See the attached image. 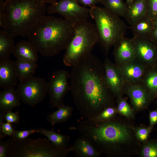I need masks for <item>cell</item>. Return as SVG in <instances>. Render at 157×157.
Returning <instances> with one entry per match:
<instances>
[{
    "instance_id": "obj_1",
    "label": "cell",
    "mask_w": 157,
    "mask_h": 157,
    "mask_svg": "<svg viewBox=\"0 0 157 157\" xmlns=\"http://www.w3.org/2000/svg\"><path fill=\"white\" fill-rule=\"evenodd\" d=\"M72 67L69 91L83 117L92 118L113 106L114 96L106 81L104 63L91 53Z\"/></svg>"
},
{
    "instance_id": "obj_2",
    "label": "cell",
    "mask_w": 157,
    "mask_h": 157,
    "mask_svg": "<svg viewBox=\"0 0 157 157\" xmlns=\"http://www.w3.org/2000/svg\"><path fill=\"white\" fill-rule=\"evenodd\" d=\"M75 24L64 18L44 15L31 28L28 41L42 56L49 57L65 50L72 38Z\"/></svg>"
},
{
    "instance_id": "obj_3",
    "label": "cell",
    "mask_w": 157,
    "mask_h": 157,
    "mask_svg": "<svg viewBox=\"0 0 157 157\" xmlns=\"http://www.w3.org/2000/svg\"><path fill=\"white\" fill-rule=\"evenodd\" d=\"M5 9L3 30L13 37H25L45 15L47 8L46 3L42 0H7L5 1Z\"/></svg>"
},
{
    "instance_id": "obj_4",
    "label": "cell",
    "mask_w": 157,
    "mask_h": 157,
    "mask_svg": "<svg viewBox=\"0 0 157 157\" xmlns=\"http://www.w3.org/2000/svg\"><path fill=\"white\" fill-rule=\"evenodd\" d=\"M76 128L81 135L89 140L101 154H112L117 144L127 141L130 137L128 129L113 119L101 122L87 119L78 120Z\"/></svg>"
},
{
    "instance_id": "obj_5",
    "label": "cell",
    "mask_w": 157,
    "mask_h": 157,
    "mask_svg": "<svg viewBox=\"0 0 157 157\" xmlns=\"http://www.w3.org/2000/svg\"><path fill=\"white\" fill-rule=\"evenodd\" d=\"M90 16L94 19L99 42L106 54L113 46L124 37L127 26L119 17L104 7L90 8Z\"/></svg>"
},
{
    "instance_id": "obj_6",
    "label": "cell",
    "mask_w": 157,
    "mask_h": 157,
    "mask_svg": "<svg viewBox=\"0 0 157 157\" xmlns=\"http://www.w3.org/2000/svg\"><path fill=\"white\" fill-rule=\"evenodd\" d=\"M99 37L95 25L86 19L75 24L74 35L65 49L63 61L72 67L80 60L91 53Z\"/></svg>"
},
{
    "instance_id": "obj_7",
    "label": "cell",
    "mask_w": 157,
    "mask_h": 157,
    "mask_svg": "<svg viewBox=\"0 0 157 157\" xmlns=\"http://www.w3.org/2000/svg\"><path fill=\"white\" fill-rule=\"evenodd\" d=\"M71 152V146L58 148L47 138L33 139L28 137L19 141L13 140L6 157H65Z\"/></svg>"
},
{
    "instance_id": "obj_8",
    "label": "cell",
    "mask_w": 157,
    "mask_h": 157,
    "mask_svg": "<svg viewBox=\"0 0 157 157\" xmlns=\"http://www.w3.org/2000/svg\"><path fill=\"white\" fill-rule=\"evenodd\" d=\"M16 90L22 102L34 107L43 101L48 94L47 82L44 78L33 76L20 82Z\"/></svg>"
},
{
    "instance_id": "obj_9",
    "label": "cell",
    "mask_w": 157,
    "mask_h": 157,
    "mask_svg": "<svg viewBox=\"0 0 157 157\" xmlns=\"http://www.w3.org/2000/svg\"><path fill=\"white\" fill-rule=\"evenodd\" d=\"M70 73L65 69L57 70L52 73L47 82L49 103L53 108L64 104V98L70 89Z\"/></svg>"
},
{
    "instance_id": "obj_10",
    "label": "cell",
    "mask_w": 157,
    "mask_h": 157,
    "mask_svg": "<svg viewBox=\"0 0 157 157\" xmlns=\"http://www.w3.org/2000/svg\"><path fill=\"white\" fill-rule=\"evenodd\" d=\"M47 13H58L64 18L75 24L87 19L90 9L81 6L76 0H58L47 8Z\"/></svg>"
},
{
    "instance_id": "obj_11",
    "label": "cell",
    "mask_w": 157,
    "mask_h": 157,
    "mask_svg": "<svg viewBox=\"0 0 157 157\" xmlns=\"http://www.w3.org/2000/svg\"><path fill=\"white\" fill-rule=\"evenodd\" d=\"M131 39L135 59L149 68L154 67L157 60V43L149 38L133 36Z\"/></svg>"
},
{
    "instance_id": "obj_12",
    "label": "cell",
    "mask_w": 157,
    "mask_h": 157,
    "mask_svg": "<svg viewBox=\"0 0 157 157\" xmlns=\"http://www.w3.org/2000/svg\"><path fill=\"white\" fill-rule=\"evenodd\" d=\"M105 77L107 85L114 96L122 97L124 91L126 83L116 65L106 56L104 63Z\"/></svg>"
},
{
    "instance_id": "obj_13",
    "label": "cell",
    "mask_w": 157,
    "mask_h": 157,
    "mask_svg": "<svg viewBox=\"0 0 157 157\" xmlns=\"http://www.w3.org/2000/svg\"><path fill=\"white\" fill-rule=\"evenodd\" d=\"M116 65L126 84H141L146 72L149 68L136 59Z\"/></svg>"
},
{
    "instance_id": "obj_14",
    "label": "cell",
    "mask_w": 157,
    "mask_h": 157,
    "mask_svg": "<svg viewBox=\"0 0 157 157\" xmlns=\"http://www.w3.org/2000/svg\"><path fill=\"white\" fill-rule=\"evenodd\" d=\"M124 91L129 96L133 106L137 110L146 107L152 99L141 84L126 83Z\"/></svg>"
},
{
    "instance_id": "obj_15",
    "label": "cell",
    "mask_w": 157,
    "mask_h": 157,
    "mask_svg": "<svg viewBox=\"0 0 157 157\" xmlns=\"http://www.w3.org/2000/svg\"><path fill=\"white\" fill-rule=\"evenodd\" d=\"M114 47L113 54L115 65L126 63L135 59L134 47L131 39L124 37Z\"/></svg>"
},
{
    "instance_id": "obj_16",
    "label": "cell",
    "mask_w": 157,
    "mask_h": 157,
    "mask_svg": "<svg viewBox=\"0 0 157 157\" xmlns=\"http://www.w3.org/2000/svg\"><path fill=\"white\" fill-rule=\"evenodd\" d=\"M17 79L15 62L9 58L0 60V88L4 89L15 87Z\"/></svg>"
},
{
    "instance_id": "obj_17",
    "label": "cell",
    "mask_w": 157,
    "mask_h": 157,
    "mask_svg": "<svg viewBox=\"0 0 157 157\" xmlns=\"http://www.w3.org/2000/svg\"><path fill=\"white\" fill-rule=\"evenodd\" d=\"M21 100L15 87L0 92V117L21 104Z\"/></svg>"
},
{
    "instance_id": "obj_18",
    "label": "cell",
    "mask_w": 157,
    "mask_h": 157,
    "mask_svg": "<svg viewBox=\"0 0 157 157\" xmlns=\"http://www.w3.org/2000/svg\"><path fill=\"white\" fill-rule=\"evenodd\" d=\"M34 46L28 41L22 40L15 45L13 53L17 59L36 63L38 57Z\"/></svg>"
},
{
    "instance_id": "obj_19",
    "label": "cell",
    "mask_w": 157,
    "mask_h": 157,
    "mask_svg": "<svg viewBox=\"0 0 157 157\" xmlns=\"http://www.w3.org/2000/svg\"><path fill=\"white\" fill-rule=\"evenodd\" d=\"M71 147L72 152L77 157H98L101 154L89 140L82 135L76 139Z\"/></svg>"
},
{
    "instance_id": "obj_20",
    "label": "cell",
    "mask_w": 157,
    "mask_h": 157,
    "mask_svg": "<svg viewBox=\"0 0 157 157\" xmlns=\"http://www.w3.org/2000/svg\"><path fill=\"white\" fill-rule=\"evenodd\" d=\"M154 19L147 14L129 27L134 37L149 38L154 27Z\"/></svg>"
},
{
    "instance_id": "obj_21",
    "label": "cell",
    "mask_w": 157,
    "mask_h": 157,
    "mask_svg": "<svg viewBox=\"0 0 157 157\" xmlns=\"http://www.w3.org/2000/svg\"><path fill=\"white\" fill-rule=\"evenodd\" d=\"M148 0H134L128 7L125 17L132 25L147 14Z\"/></svg>"
},
{
    "instance_id": "obj_22",
    "label": "cell",
    "mask_w": 157,
    "mask_h": 157,
    "mask_svg": "<svg viewBox=\"0 0 157 157\" xmlns=\"http://www.w3.org/2000/svg\"><path fill=\"white\" fill-rule=\"evenodd\" d=\"M15 64L18 78L20 82L34 76L38 66L36 63L18 59L15 62Z\"/></svg>"
},
{
    "instance_id": "obj_23",
    "label": "cell",
    "mask_w": 157,
    "mask_h": 157,
    "mask_svg": "<svg viewBox=\"0 0 157 157\" xmlns=\"http://www.w3.org/2000/svg\"><path fill=\"white\" fill-rule=\"evenodd\" d=\"M57 108L56 111L51 113L47 116V121L51 124L52 130H53L55 124L68 121L72 117L73 110L72 107L64 104Z\"/></svg>"
},
{
    "instance_id": "obj_24",
    "label": "cell",
    "mask_w": 157,
    "mask_h": 157,
    "mask_svg": "<svg viewBox=\"0 0 157 157\" xmlns=\"http://www.w3.org/2000/svg\"><path fill=\"white\" fill-rule=\"evenodd\" d=\"M13 38L3 30L0 31V60L9 58L15 46Z\"/></svg>"
},
{
    "instance_id": "obj_25",
    "label": "cell",
    "mask_w": 157,
    "mask_h": 157,
    "mask_svg": "<svg viewBox=\"0 0 157 157\" xmlns=\"http://www.w3.org/2000/svg\"><path fill=\"white\" fill-rule=\"evenodd\" d=\"M38 133L45 136L50 142L56 147L61 149L68 147L70 137L67 135L62 134L49 130L44 128H38Z\"/></svg>"
},
{
    "instance_id": "obj_26",
    "label": "cell",
    "mask_w": 157,
    "mask_h": 157,
    "mask_svg": "<svg viewBox=\"0 0 157 157\" xmlns=\"http://www.w3.org/2000/svg\"><path fill=\"white\" fill-rule=\"evenodd\" d=\"M142 85L152 99L157 94V68H149L143 78Z\"/></svg>"
},
{
    "instance_id": "obj_27",
    "label": "cell",
    "mask_w": 157,
    "mask_h": 157,
    "mask_svg": "<svg viewBox=\"0 0 157 157\" xmlns=\"http://www.w3.org/2000/svg\"><path fill=\"white\" fill-rule=\"evenodd\" d=\"M100 3L112 13L119 17L125 18L128 7L123 0H101Z\"/></svg>"
},
{
    "instance_id": "obj_28",
    "label": "cell",
    "mask_w": 157,
    "mask_h": 157,
    "mask_svg": "<svg viewBox=\"0 0 157 157\" xmlns=\"http://www.w3.org/2000/svg\"><path fill=\"white\" fill-rule=\"evenodd\" d=\"M117 112L116 107H108L95 117L89 119L97 122L108 121L113 119Z\"/></svg>"
},
{
    "instance_id": "obj_29",
    "label": "cell",
    "mask_w": 157,
    "mask_h": 157,
    "mask_svg": "<svg viewBox=\"0 0 157 157\" xmlns=\"http://www.w3.org/2000/svg\"><path fill=\"white\" fill-rule=\"evenodd\" d=\"M116 107L117 112L119 114L129 117L133 116V114L132 108L126 99L122 97L118 98Z\"/></svg>"
},
{
    "instance_id": "obj_30",
    "label": "cell",
    "mask_w": 157,
    "mask_h": 157,
    "mask_svg": "<svg viewBox=\"0 0 157 157\" xmlns=\"http://www.w3.org/2000/svg\"><path fill=\"white\" fill-rule=\"evenodd\" d=\"M141 154L144 157H157V141L147 142L143 147Z\"/></svg>"
},
{
    "instance_id": "obj_31",
    "label": "cell",
    "mask_w": 157,
    "mask_h": 157,
    "mask_svg": "<svg viewBox=\"0 0 157 157\" xmlns=\"http://www.w3.org/2000/svg\"><path fill=\"white\" fill-rule=\"evenodd\" d=\"M35 133H38V129H32L22 131L15 130L11 138L14 141H19L29 137L31 134Z\"/></svg>"
},
{
    "instance_id": "obj_32",
    "label": "cell",
    "mask_w": 157,
    "mask_h": 157,
    "mask_svg": "<svg viewBox=\"0 0 157 157\" xmlns=\"http://www.w3.org/2000/svg\"><path fill=\"white\" fill-rule=\"evenodd\" d=\"M15 130L11 123L0 122V140H2L7 136L11 138Z\"/></svg>"
},
{
    "instance_id": "obj_33",
    "label": "cell",
    "mask_w": 157,
    "mask_h": 157,
    "mask_svg": "<svg viewBox=\"0 0 157 157\" xmlns=\"http://www.w3.org/2000/svg\"><path fill=\"white\" fill-rule=\"evenodd\" d=\"M20 118L18 110L15 112L10 111L6 113L3 116L0 117V122H3L5 120L10 123L17 124L19 123Z\"/></svg>"
},
{
    "instance_id": "obj_34",
    "label": "cell",
    "mask_w": 157,
    "mask_h": 157,
    "mask_svg": "<svg viewBox=\"0 0 157 157\" xmlns=\"http://www.w3.org/2000/svg\"><path fill=\"white\" fill-rule=\"evenodd\" d=\"M151 130L149 127L139 128L137 129L135 132L136 137L141 142H146Z\"/></svg>"
},
{
    "instance_id": "obj_35",
    "label": "cell",
    "mask_w": 157,
    "mask_h": 157,
    "mask_svg": "<svg viewBox=\"0 0 157 157\" xmlns=\"http://www.w3.org/2000/svg\"><path fill=\"white\" fill-rule=\"evenodd\" d=\"M147 14L154 19L157 18V0H148Z\"/></svg>"
},
{
    "instance_id": "obj_36",
    "label": "cell",
    "mask_w": 157,
    "mask_h": 157,
    "mask_svg": "<svg viewBox=\"0 0 157 157\" xmlns=\"http://www.w3.org/2000/svg\"><path fill=\"white\" fill-rule=\"evenodd\" d=\"M13 140L12 138L5 141L0 140V157H6L8 149Z\"/></svg>"
},
{
    "instance_id": "obj_37",
    "label": "cell",
    "mask_w": 157,
    "mask_h": 157,
    "mask_svg": "<svg viewBox=\"0 0 157 157\" xmlns=\"http://www.w3.org/2000/svg\"><path fill=\"white\" fill-rule=\"evenodd\" d=\"M6 20L5 1L0 0V27L3 29Z\"/></svg>"
},
{
    "instance_id": "obj_38",
    "label": "cell",
    "mask_w": 157,
    "mask_h": 157,
    "mask_svg": "<svg viewBox=\"0 0 157 157\" xmlns=\"http://www.w3.org/2000/svg\"><path fill=\"white\" fill-rule=\"evenodd\" d=\"M77 2L84 7L89 6L91 8L100 3L101 0H76Z\"/></svg>"
},
{
    "instance_id": "obj_39",
    "label": "cell",
    "mask_w": 157,
    "mask_h": 157,
    "mask_svg": "<svg viewBox=\"0 0 157 157\" xmlns=\"http://www.w3.org/2000/svg\"><path fill=\"white\" fill-rule=\"evenodd\" d=\"M149 119V127L152 129L154 126L157 124V109L150 112Z\"/></svg>"
},
{
    "instance_id": "obj_40",
    "label": "cell",
    "mask_w": 157,
    "mask_h": 157,
    "mask_svg": "<svg viewBox=\"0 0 157 157\" xmlns=\"http://www.w3.org/2000/svg\"><path fill=\"white\" fill-rule=\"evenodd\" d=\"M149 38L157 43V18L154 19V28Z\"/></svg>"
},
{
    "instance_id": "obj_41",
    "label": "cell",
    "mask_w": 157,
    "mask_h": 157,
    "mask_svg": "<svg viewBox=\"0 0 157 157\" xmlns=\"http://www.w3.org/2000/svg\"><path fill=\"white\" fill-rule=\"evenodd\" d=\"M46 3H48L52 5L56 3L58 0H42Z\"/></svg>"
},
{
    "instance_id": "obj_42",
    "label": "cell",
    "mask_w": 157,
    "mask_h": 157,
    "mask_svg": "<svg viewBox=\"0 0 157 157\" xmlns=\"http://www.w3.org/2000/svg\"><path fill=\"white\" fill-rule=\"evenodd\" d=\"M134 0H126V3L128 7L132 4Z\"/></svg>"
},
{
    "instance_id": "obj_43",
    "label": "cell",
    "mask_w": 157,
    "mask_h": 157,
    "mask_svg": "<svg viewBox=\"0 0 157 157\" xmlns=\"http://www.w3.org/2000/svg\"><path fill=\"white\" fill-rule=\"evenodd\" d=\"M7 0H4L5 1H7Z\"/></svg>"
},
{
    "instance_id": "obj_44",
    "label": "cell",
    "mask_w": 157,
    "mask_h": 157,
    "mask_svg": "<svg viewBox=\"0 0 157 157\" xmlns=\"http://www.w3.org/2000/svg\"><path fill=\"white\" fill-rule=\"evenodd\" d=\"M156 62H157V60H156Z\"/></svg>"
},
{
    "instance_id": "obj_45",
    "label": "cell",
    "mask_w": 157,
    "mask_h": 157,
    "mask_svg": "<svg viewBox=\"0 0 157 157\" xmlns=\"http://www.w3.org/2000/svg\"></svg>"
}]
</instances>
